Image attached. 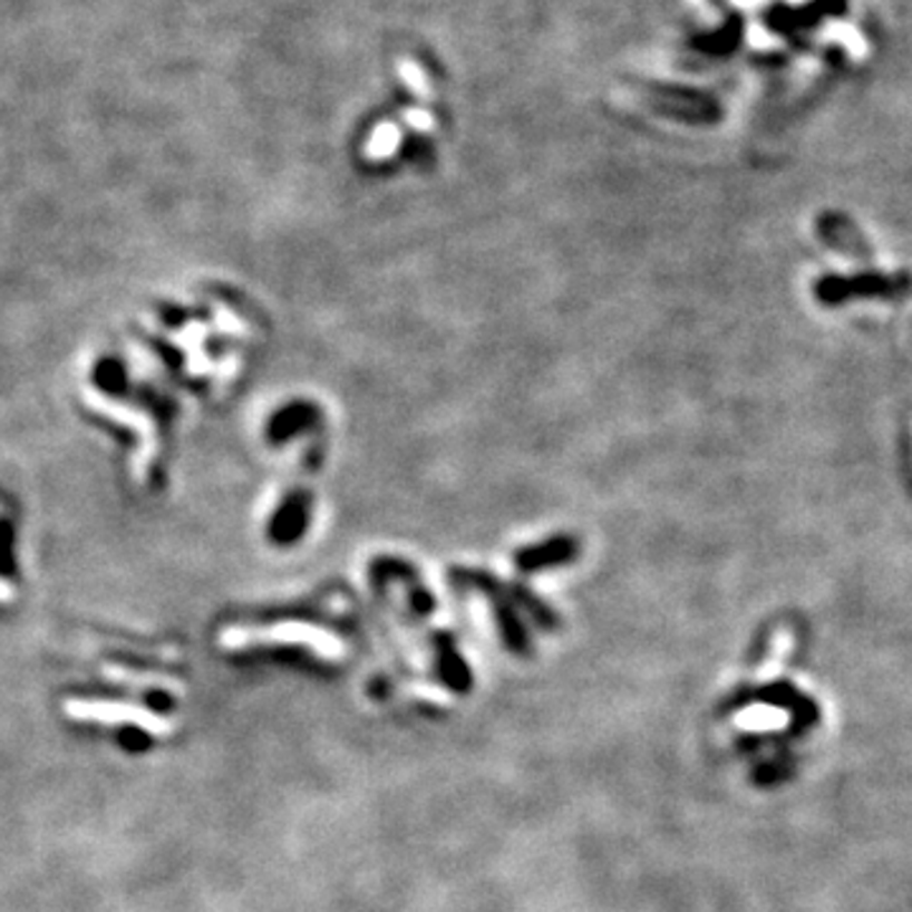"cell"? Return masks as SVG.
I'll return each instance as SVG.
<instances>
[{
	"instance_id": "1",
	"label": "cell",
	"mask_w": 912,
	"mask_h": 912,
	"mask_svg": "<svg viewBox=\"0 0 912 912\" xmlns=\"http://www.w3.org/2000/svg\"><path fill=\"white\" fill-rule=\"evenodd\" d=\"M219 644L229 651L259 644H302L310 647L314 654L324 659H340L342 651H346L340 644V639L330 634V631L302 621L272 623V627H231L226 631H221Z\"/></svg>"
},
{
	"instance_id": "2",
	"label": "cell",
	"mask_w": 912,
	"mask_h": 912,
	"mask_svg": "<svg viewBox=\"0 0 912 912\" xmlns=\"http://www.w3.org/2000/svg\"><path fill=\"white\" fill-rule=\"evenodd\" d=\"M69 718L74 720H91L105 725H135L143 732H151L155 738H165L173 732V722L157 715L147 707H139L133 702H117V700H67L64 705Z\"/></svg>"
},
{
	"instance_id": "3",
	"label": "cell",
	"mask_w": 912,
	"mask_h": 912,
	"mask_svg": "<svg viewBox=\"0 0 912 912\" xmlns=\"http://www.w3.org/2000/svg\"><path fill=\"white\" fill-rule=\"evenodd\" d=\"M84 398H87L91 411L105 414L107 418H111V421H117V424H125L127 429H133L139 436V452L135 456V469H137V477H145L147 467H151V462L157 454V431H155L153 418L145 411H137V408L133 406H125V404L115 401V398L99 394V390L95 388L84 390Z\"/></svg>"
},
{
	"instance_id": "4",
	"label": "cell",
	"mask_w": 912,
	"mask_h": 912,
	"mask_svg": "<svg viewBox=\"0 0 912 912\" xmlns=\"http://www.w3.org/2000/svg\"><path fill=\"white\" fill-rule=\"evenodd\" d=\"M788 722V715L784 710H778V707H768V705H756V707H748V710H743L738 718H735V725L743 730H778L784 728Z\"/></svg>"
},
{
	"instance_id": "5",
	"label": "cell",
	"mask_w": 912,
	"mask_h": 912,
	"mask_svg": "<svg viewBox=\"0 0 912 912\" xmlns=\"http://www.w3.org/2000/svg\"><path fill=\"white\" fill-rule=\"evenodd\" d=\"M8 599H11V585L0 579V601H8Z\"/></svg>"
}]
</instances>
